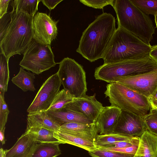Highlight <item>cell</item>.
Returning <instances> with one entry per match:
<instances>
[{"label": "cell", "instance_id": "obj_1", "mask_svg": "<svg viewBox=\"0 0 157 157\" xmlns=\"http://www.w3.org/2000/svg\"><path fill=\"white\" fill-rule=\"evenodd\" d=\"M116 29L115 17L103 13L83 32L76 52L91 62L102 58Z\"/></svg>", "mask_w": 157, "mask_h": 157}, {"label": "cell", "instance_id": "obj_2", "mask_svg": "<svg viewBox=\"0 0 157 157\" xmlns=\"http://www.w3.org/2000/svg\"><path fill=\"white\" fill-rule=\"evenodd\" d=\"M113 7L117 16L118 27L133 34L151 45L155 27L148 15L130 0H114Z\"/></svg>", "mask_w": 157, "mask_h": 157}, {"label": "cell", "instance_id": "obj_3", "mask_svg": "<svg viewBox=\"0 0 157 157\" xmlns=\"http://www.w3.org/2000/svg\"><path fill=\"white\" fill-rule=\"evenodd\" d=\"M10 22L2 39L0 51L7 59L23 53L33 38V16L12 10Z\"/></svg>", "mask_w": 157, "mask_h": 157}, {"label": "cell", "instance_id": "obj_4", "mask_svg": "<svg viewBox=\"0 0 157 157\" xmlns=\"http://www.w3.org/2000/svg\"><path fill=\"white\" fill-rule=\"evenodd\" d=\"M151 46L119 27L116 29L102 58L104 64L139 59L149 55Z\"/></svg>", "mask_w": 157, "mask_h": 157}, {"label": "cell", "instance_id": "obj_5", "mask_svg": "<svg viewBox=\"0 0 157 157\" xmlns=\"http://www.w3.org/2000/svg\"><path fill=\"white\" fill-rule=\"evenodd\" d=\"M157 68V63L150 55L142 58L103 64L97 67L96 79L109 83L119 78L135 75Z\"/></svg>", "mask_w": 157, "mask_h": 157}, {"label": "cell", "instance_id": "obj_6", "mask_svg": "<svg viewBox=\"0 0 157 157\" xmlns=\"http://www.w3.org/2000/svg\"><path fill=\"white\" fill-rule=\"evenodd\" d=\"M104 94L108 98L111 105L117 107L122 110L143 117L151 109L147 98L117 82L108 84Z\"/></svg>", "mask_w": 157, "mask_h": 157}, {"label": "cell", "instance_id": "obj_7", "mask_svg": "<svg viewBox=\"0 0 157 157\" xmlns=\"http://www.w3.org/2000/svg\"><path fill=\"white\" fill-rule=\"evenodd\" d=\"M57 73L63 89L74 98L86 95L87 87L86 73L82 66L74 59L64 58L59 63Z\"/></svg>", "mask_w": 157, "mask_h": 157}, {"label": "cell", "instance_id": "obj_8", "mask_svg": "<svg viewBox=\"0 0 157 157\" xmlns=\"http://www.w3.org/2000/svg\"><path fill=\"white\" fill-rule=\"evenodd\" d=\"M21 67L37 75L54 67L57 63L50 45L37 42L33 38L23 53Z\"/></svg>", "mask_w": 157, "mask_h": 157}, {"label": "cell", "instance_id": "obj_9", "mask_svg": "<svg viewBox=\"0 0 157 157\" xmlns=\"http://www.w3.org/2000/svg\"><path fill=\"white\" fill-rule=\"evenodd\" d=\"M114 82L125 86L148 100L157 90V68L143 74L118 78Z\"/></svg>", "mask_w": 157, "mask_h": 157}, {"label": "cell", "instance_id": "obj_10", "mask_svg": "<svg viewBox=\"0 0 157 157\" xmlns=\"http://www.w3.org/2000/svg\"><path fill=\"white\" fill-rule=\"evenodd\" d=\"M61 83L57 73L44 82L27 109L29 113L47 111L60 91Z\"/></svg>", "mask_w": 157, "mask_h": 157}, {"label": "cell", "instance_id": "obj_11", "mask_svg": "<svg viewBox=\"0 0 157 157\" xmlns=\"http://www.w3.org/2000/svg\"><path fill=\"white\" fill-rule=\"evenodd\" d=\"M58 21L45 13L37 12L33 20V38L41 44L50 45L57 36Z\"/></svg>", "mask_w": 157, "mask_h": 157}, {"label": "cell", "instance_id": "obj_12", "mask_svg": "<svg viewBox=\"0 0 157 157\" xmlns=\"http://www.w3.org/2000/svg\"><path fill=\"white\" fill-rule=\"evenodd\" d=\"M146 130L143 117L122 110L112 133L140 137Z\"/></svg>", "mask_w": 157, "mask_h": 157}, {"label": "cell", "instance_id": "obj_13", "mask_svg": "<svg viewBox=\"0 0 157 157\" xmlns=\"http://www.w3.org/2000/svg\"><path fill=\"white\" fill-rule=\"evenodd\" d=\"M67 107L74 112L96 122L104 108L95 98V94L74 98L72 101L67 104Z\"/></svg>", "mask_w": 157, "mask_h": 157}, {"label": "cell", "instance_id": "obj_14", "mask_svg": "<svg viewBox=\"0 0 157 157\" xmlns=\"http://www.w3.org/2000/svg\"><path fill=\"white\" fill-rule=\"evenodd\" d=\"M59 131L81 137L95 143L99 133L97 124H86L69 123L60 126Z\"/></svg>", "mask_w": 157, "mask_h": 157}, {"label": "cell", "instance_id": "obj_15", "mask_svg": "<svg viewBox=\"0 0 157 157\" xmlns=\"http://www.w3.org/2000/svg\"><path fill=\"white\" fill-rule=\"evenodd\" d=\"M121 110L119 107L112 105L104 107L95 122L100 135L113 132Z\"/></svg>", "mask_w": 157, "mask_h": 157}, {"label": "cell", "instance_id": "obj_16", "mask_svg": "<svg viewBox=\"0 0 157 157\" xmlns=\"http://www.w3.org/2000/svg\"><path fill=\"white\" fill-rule=\"evenodd\" d=\"M46 112L60 126L69 123L90 124L95 122L92 120L74 112L65 106L59 110L47 111Z\"/></svg>", "mask_w": 157, "mask_h": 157}, {"label": "cell", "instance_id": "obj_17", "mask_svg": "<svg viewBox=\"0 0 157 157\" xmlns=\"http://www.w3.org/2000/svg\"><path fill=\"white\" fill-rule=\"evenodd\" d=\"M133 157H157V136L145 131L140 136L138 148Z\"/></svg>", "mask_w": 157, "mask_h": 157}, {"label": "cell", "instance_id": "obj_18", "mask_svg": "<svg viewBox=\"0 0 157 157\" xmlns=\"http://www.w3.org/2000/svg\"><path fill=\"white\" fill-rule=\"evenodd\" d=\"M60 126L51 118L46 111H41L27 115L26 128H41L55 132L59 130Z\"/></svg>", "mask_w": 157, "mask_h": 157}, {"label": "cell", "instance_id": "obj_19", "mask_svg": "<svg viewBox=\"0 0 157 157\" xmlns=\"http://www.w3.org/2000/svg\"><path fill=\"white\" fill-rule=\"evenodd\" d=\"M54 136L60 144H67L88 151L97 149L95 143L89 140L60 131L54 132Z\"/></svg>", "mask_w": 157, "mask_h": 157}, {"label": "cell", "instance_id": "obj_20", "mask_svg": "<svg viewBox=\"0 0 157 157\" xmlns=\"http://www.w3.org/2000/svg\"><path fill=\"white\" fill-rule=\"evenodd\" d=\"M54 132L43 128L31 127L26 128L25 132L33 141L37 143L59 142L54 136Z\"/></svg>", "mask_w": 157, "mask_h": 157}, {"label": "cell", "instance_id": "obj_21", "mask_svg": "<svg viewBox=\"0 0 157 157\" xmlns=\"http://www.w3.org/2000/svg\"><path fill=\"white\" fill-rule=\"evenodd\" d=\"M35 74L26 71L21 67L18 73L12 79V82L24 92L34 91L36 90L34 84Z\"/></svg>", "mask_w": 157, "mask_h": 157}, {"label": "cell", "instance_id": "obj_22", "mask_svg": "<svg viewBox=\"0 0 157 157\" xmlns=\"http://www.w3.org/2000/svg\"><path fill=\"white\" fill-rule=\"evenodd\" d=\"M34 142L28 135L25 132L11 148L7 150L6 157H21Z\"/></svg>", "mask_w": 157, "mask_h": 157}, {"label": "cell", "instance_id": "obj_23", "mask_svg": "<svg viewBox=\"0 0 157 157\" xmlns=\"http://www.w3.org/2000/svg\"><path fill=\"white\" fill-rule=\"evenodd\" d=\"M59 142L39 144L32 157H56L61 154Z\"/></svg>", "mask_w": 157, "mask_h": 157}, {"label": "cell", "instance_id": "obj_24", "mask_svg": "<svg viewBox=\"0 0 157 157\" xmlns=\"http://www.w3.org/2000/svg\"><path fill=\"white\" fill-rule=\"evenodd\" d=\"M12 2L13 10L34 17L40 0H15Z\"/></svg>", "mask_w": 157, "mask_h": 157}, {"label": "cell", "instance_id": "obj_25", "mask_svg": "<svg viewBox=\"0 0 157 157\" xmlns=\"http://www.w3.org/2000/svg\"><path fill=\"white\" fill-rule=\"evenodd\" d=\"M135 137L115 133L99 134L97 137L95 144L97 148L116 142L130 141Z\"/></svg>", "mask_w": 157, "mask_h": 157}, {"label": "cell", "instance_id": "obj_26", "mask_svg": "<svg viewBox=\"0 0 157 157\" xmlns=\"http://www.w3.org/2000/svg\"><path fill=\"white\" fill-rule=\"evenodd\" d=\"M8 62L9 60L6 56L0 51V94L3 95L7 90L10 78Z\"/></svg>", "mask_w": 157, "mask_h": 157}, {"label": "cell", "instance_id": "obj_27", "mask_svg": "<svg viewBox=\"0 0 157 157\" xmlns=\"http://www.w3.org/2000/svg\"><path fill=\"white\" fill-rule=\"evenodd\" d=\"M4 99V95L0 94V140L2 145L5 144V125L10 113Z\"/></svg>", "mask_w": 157, "mask_h": 157}, {"label": "cell", "instance_id": "obj_28", "mask_svg": "<svg viewBox=\"0 0 157 157\" xmlns=\"http://www.w3.org/2000/svg\"><path fill=\"white\" fill-rule=\"evenodd\" d=\"M73 97L64 89L60 91L56 95L51 105L47 111L59 109L72 101Z\"/></svg>", "mask_w": 157, "mask_h": 157}, {"label": "cell", "instance_id": "obj_29", "mask_svg": "<svg viewBox=\"0 0 157 157\" xmlns=\"http://www.w3.org/2000/svg\"><path fill=\"white\" fill-rule=\"evenodd\" d=\"M146 14L155 15L157 13V0H130Z\"/></svg>", "mask_w": 157, "mask_h": 157}, {"label": "cell", "instance_id": "obj_30", "mask_svg": "<svg viewBox=\"0 0 157 157\" xmlns=\"http://www.w3.org/2000/svg\"><path fill=\"white\" fill-rule=\"evenodd\" d=\"M143 118L147 130L157 136V110L151 109Z\"/></svg>", "mask_w": 157, "mask_h": 157}, {"label": "cell", "instance_id": "obj_31", "mask_svg": "<svg viewBox=\"0 0 157 157\" xmlns=\"http://www.w3.org/2000/svg\"><path fill=\"white\" fill-rule=\"evenodd\" d=\"M89 153L92 157H133L134 155L97 149Z\"/></svg>", "mask_w": 157, "mask_h": 157}, {"label": "cell", "instance_id": "obj_32", "mask_svg": "<svg viewBox=\"0 0 157 157\" xmlns=\"http://www.w3.org/2000/svg\"><path fill=\"white\" fill-rule=\"evenodd\" d=\"M114 0H80L79 1L85 5L95 9H102L108 5L113 6Z\"/></svg>", "mask_w": 157, "mask_h": 157}, {"label": "cell", "instance_id": "obj_33", "mask_svg": "<svg viewBox=\"0 0 157 157\" xmlns=\"http://www.w3.org/2000/svg\"><path fill=\"white\" fill-rule=\"evenodd\" d=\"M138 145H134L129 147L118 148L99 147L97 149L134 155L136 152Z\"/></svg>", "mask_w": 157, "mask_h": 157}, {"label": "cell", "instance_id": "obj_34", "mask_svg": "<svg viewBox=\"0 0 157 157\" xmlns=\"http://www.w3.org/2000/svg\"><path fill=\"white\" fill-rule=\"evenodd\" d=\"M11 12L4 15L0 21V41L2 39L11 19Z\"/></svg>", "mask_w": 157, "mask_h": 157}, {"label": "cell", "instance_id": "obj_35", "mask_svg": "<svg viewBox=\"0 0 157 157\" xmlns=\"http://www.w3.org/2000/svg\"><path fill=\"white\" fill-rule=\"evenodd\" d=\"M11 0H0V18L7 13V8Z\"/></svg>", "mask_w": 157, "mask_h": 157}, {"label": "cell", "instance_id": "obj_36", "mask_svg": "<svg viewBox=\"0 0 157 157\" xmlns=\"http://www.w3.org/2000/svg\"><path fill=\"white\" fill-rule=\"evenodd\" d=\"M63 1V0H40V2L51 11L54 9L58 4Z\"/></svg>", "mask_w": 157, "mask_h": 157}, {"label": "cell", "instance_id": "obj_37", "mask_svg": "<svg viewBox=\"0 0 157 157\" xmlns=\"http://www.w3.org/2000/svg\"><path fill=\"white\" fill-rule=\"evenodd\" d=\"M39 144L34 142L25 153L21 157H32L34 151Z\"/></svg>", "mask_w": 157, "mask_h": 157}, {"label": "cell", "instance_id": "obj_38", "mask_svg": "<svg viewBox=\"0 0 157 157\" xmlns=\"http://www.w3.org/2000/svg\"><path fill=\"white\" fill-rule=\"evenodd\" d=\"M149 55L157 63V44L151 46Z\"/></svg>", "mask_w": 157, "mask_h": 157}, {"label": "cell", "instance_id": "obj_39", "mask_svg": "<svg viewBox=\"0 0 157 157\" xmlns=\"http://www.w3.org/2000/svg\"><path fill=\"white\" fill-rule=\"evenodd\" d=\"M151 109L157 110V99L148 100Z\"/></svg>", "mask_w": 157, "mask_h": 157}, {"label": "cell", "instance_id": "obj_40", "mask_svg": "<svg viewBox=\"0 0 157 157\" xmlns=\"http://www.w3.org/2000/svg\"><path fill=\"white\" fill-rule=\"evenodd\" d=\"M7 149L4 150L1 148L0 150V157H6V153Z\"/></svg>", "mask_w": 157, "mask_h": 157}, {"label": "cell", "instance_id": "obj_41", "mask_svg": "<svg viewBox=\"0 0 157 157\" xmlns=\"http://www.w3.org/2000/svg\"><path fill=\"white\" fill-rule=\"evenodd\" d=\"M155 99H157V90L152 97L148 100H154Z\"/></svg>", "mask_w": 157, "mask_h": 157}, {"label": "cell", "instance_id": "obj_42", "mask_svg": "<svg viewBox=\"0 0 157 157\" xmlns=\"http://www.w3.org/2000/svg\"><path fill=\"white\" fill-rule=\"evenodd\" d=\"M154 16L155 23L156 25V27L157 28V13L155 14Z\"/></svg>", "mask_w": 157, "mask_h": 157}]
</instances>
